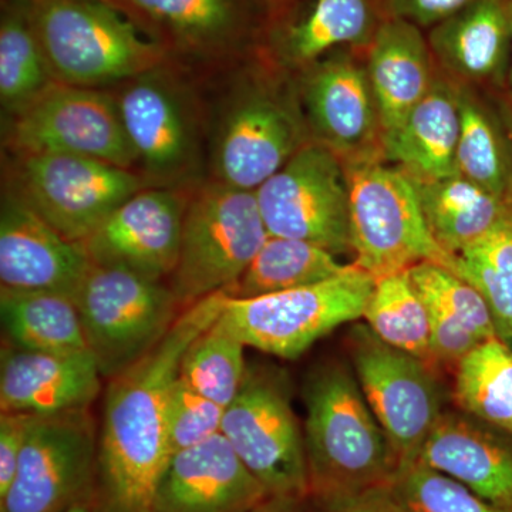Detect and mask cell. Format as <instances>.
I'll use <instances>...</instances> for the list:
<instances>
[{"mask_svg": "<svg viewBox=\"0 0 512 512\" xmlns=\"http://www.w3.org/2000/svg\"><path fill=\"white\" fill-rule=\"evenodd\" d=\"M202 83L168 60L111 87L147 187L194 188L207 180L210 103Z\"/></svg>", "mask_w": 512, "mask_h": 512, "instance_id": "obj_3", "label": "cell"}, {"mask_svg": "<svg viewBox=\"0 0 512 512\" xmlns=\"http://www.w3.org/2000/svg\"><path fill=\"white\" fill-rule=\"evenodd\" d=\"M505 6H507L508 18H510L511 23V60L510 67H508L507 80H505L504 89L508 92V97H510V103L512 104V0H505Z\"/></svg>", "mask_w": 512, "mask_h": 512, "instance_id": "obj_44", "label": "cell"}, {"mask_svg": "<svg viewBox=\"0 0 512 512\" xmlns=\"http://www.w3.org/2000/svg\"><path fill=\"white\" fill-rule=\"evenodd\" d=\"M353 264H340L332 252L302 239L269 235L254 261L229 295L256 298L319 284L345 274Z\"/></svg>", "mask_w": 512, "mask_h": 512, "instance_id": "obj_30", "label": "cell"}, {"mask_svg": "<svg viewBox=\"0 0 512 512\" xmlns=\"http://www.w3.org/2000/svg\"><path fill=\"white\" fill-rule=\"evenodd\" d=\"M380 2H382L384 18L406 20L421 30H430L477 0H380Z\"/></svg>", "mask_w": 512, "mask_h": 512, "instance_id": "obj_39", "label": "cell"}, {"mask_svg": "<svg viewBox=\"0 0 512 512\" xmlns=\"http://www.w3.org/2000/svg\"><path fill=\"white\" fill-rule=\"evenodd\" d=\"M414 184L431 235L456 258L512 211V204L460 174Z\"/></svg>", "mask_w": 512, "mask_h": 512, "instance_id": "obj_27", "label": "cell"}, {"mask_svg": "<svg viewBox=\"0 0 512 512\" xmlns=\"http://www.w3.org/2000/svg\"><path fill=\"white\" fill-rule=\"evenodd\" d=\"M457 274L481 293L498 338L512 346V211L457 255Z\"/></svg>", "mask_w": 512, "mask_h": 512, "instance_id": "obj_35", "label": "cell"}, {"mask_svg": "<svg viewBox=\"0 0 512 512\" xmlns=\"http://www.w3.org/2000/svg\"><path fill=\"white\" fill-rule=\"evenodd\" d=\"M101 379L90 350L36 352L9 346L0 362V410L32 416L86 410L99 396Z\"/></svg>", "mask_w": 512, "mask_h": 512, "instance_id": "obj_22", "label": "cell"}, {"mask_svg": "<svg viewBox=\"0 0 512 512\" xmlns=\"http://www.w3.org/2000/svg\"><path fill=\"white\" fill-rule=\"evenodd\" d=\"M269 498L220 433L170 458L151 512H248Z\"/></svg>", "mask_w": 512, "mask_h": 512, "instance_id": "obj_21", "label": "cell"}, {"mask_svg": "<svg viewBox=\"0 0 512 512\" xmlns=\"http://www.w3.org/2000/svg\"><path fill=\"white\" fill-rule=\"evenodd\" d=\"M224 407L192 390L180 379L174 384L167 410L170 456L200 446L221 433Z\"/></svg>", "mask_w": 512, "mask_h": 512, "instance_id": "obj_38", "label": "cell"}, {"mask_svg": "<svg viewBox=\"0 0 512 512\" xmlns=\"http://www.w3.org/2000/svg\"><path fill=\"white\" fill-rule=\"evenodd\" d=\"M426 35L437 69L448 79L471 87L504 89L511 60L505 0H477Z\"/></svg>", "mask_w": 512, "mask_h": 512, "instance_id": "obj_24", "label": "cell"}, {"mask_svg": "<svg viewBox=\"0 0 512 512\" xmlns=\"http://www.w3.org/2000/svg\"><path fill=\"white\" fill-rule=\"evenodd\" d=\"M74 301L87 348L107 379L150 352L181 313L163 281L99 265H92Z\"/></svg>", "mask_w": 512, "mask_h": 512, "instance_id": "obj_10", "label": "cell"}, {"mask_svg": "<svg viewBox=\"0 0 512 512\" xmlns=\"http://www.w3.org/2000/svg\"><path fill=\"white\" fill-rule=\"evenodd\" d=\"M303 501L305 500H299V498L271 497L248 512H305L303 511Z\"/></svg>", "mask_w": 512, "mask_h": 512, "instance_id": "obj_42", "label": "cell"}, {"mask_svg": "<svg viewBox=\"0 0 512 512\" xmlns=\"http://www.w3.org/2000/svg\"><path fill=\"white\" fill-rule=\"evenodd\" d=\"M383 158L345 164L349 184V241L353 265L382 276L433 262L457 274L456 256L431 235L416 184Z\"/></svg>", "mask_w": 512, "mask_h": 512, "instance_id": "obj_6", "label": "cell"}, {"mask_svg": "<svg viewBox=\"0 0 512 512\" xmlns=\"http://www.w3.org/2000/svg\"><path fill=\"white\" fill-rule=\"evenodd\" d=\"M210 100L208 178L256 191L311 140L293 74L255 52Z\"/></svg>", "mask_w": 512, "mask_h": 512, "instance_id": "obj_2", "label": "cell"}, {"mask_svg": "<svg viewBox=\"0 0 512 512\" xmlns=\"http://www.w3.org/2000/svg\"><path fill=\"white\" fill-rule=\"evenodd\" d=\"M365 62L384 136L430 92L439 69L424 30L396 18L382 20Z\"/></svg>", "mask_w": 512, "mask_h": 512, "instance_id": "obj_25", "label": "cell"}, {"mask_svg": "<svg viewBox=\"0 0 512 512\" xmlns=\"http://www.w3.org/2000/svg\"><path fill=\"white\" fill-rule=\"evenodd\" d=\"M83 242L50 227L12 192L0 207V286L50 291L74 298L92 268Z\"/></svg>", "mask_w": 512, "mask_h": 512, "instance_id": "obj_20", "label": "cell"}, {"mask_svg": "<svg viewBox=\"0 0 512 512\" xmlns=\"http://www.w3.org/2000/svg\"><path fill=\"white\" fill-rule=\"evenodd\" d=\"M9 154V153H8ZM5 188L70 241L83 242L147 187L128 168L70 154H9Z\"/></svg>", "mask_w": 512, "mask_h": 512, "instance_id": "obj_8", "label": "cell"}, {"mask_svg": "<svg viewBox=\"0 0 512 512\" xmlns=\"http://www.w3.org/2000/svg\"><path fill=\"white\" fill-rule=\"evenodd\" d=\"M373 286L375 278L353 265L345 274L291 291L256 298L225 291L221 316L247 348L291 360L332 330L363 318Z\"/></svg>", "mask_w": 512, "mask_h": 512, "instance_id": "obj_9", "label": "cell"}, {"mask_svg": "<svg viewBox=\"0 0 512 512\" xmlns=\"http://www.w3.org/2000/svg\"><path fill=\"white\" fill-rule=\"evenodd\" d=\"M2 328L15 348L83 352L87 348L76 301L64 293L0 286Z\"/></svg>", "mask_w": 512, "mask_h": 512, "instance_id": "obj_29", "label": "cell"}, {"mask_svg": "<svg viewBox=\"0 0 512 512\" xmlns=\"http://www.w3.org/2000/svg\"><path fill=\"white\" fill-rule=\"evenodd\" d=\"M63 512H103L101 511L99 501H97L96 505H93L92 500H90L89 495L82 498V500L76 501V503L70 505L69 508H66Z\"/></svg>", "mask_w": 512, "mask_h": 512, "instance_id": "obj_43", "label": "cell"}, {"mask_svg": "<svg viewBox=\"0 0 512 512\" xmlns=\"http://www.w3.org/2000/svg\"><path fill=\"white\" fill-rule=\"evenodd\" d=\"M261 2L265 5L266 16H269L291 5L293 0H261Z\"/></svg>", "mask_w": 512, "mask_h": 512, "instance_id": "obj_45", "label": "cell"}, {"mask_svg": "<svg viewBox=\"0 0 512 512\" xmlns=\"http://www.w3.org/2000/svg\"><path fill=\"white\" fill-rule=\"evenodd\" d=\"M357 50L342 49L293 74L309 136L343 163L383 158L382 124Z\"/></svg>", "mask_w": 512, "mask_h": 512, "instance_id": "obj_17", "label": "cell"}, {"mask_svg": "<svg viewBox=\"0 0 512 512\" xmlns=\"http://www.w3.org/2000/svg\"><path fill=\"white\" fill-rule=\"evenodd\" d=\"M221 434L271 497H309L305 436L281 376L248 367Z\"/></svg>", "mask_w": 512, "mask_h": 512, "instance_id": "obj_12", "label": "cell"}, {"mask_svg": "<svg viewBox=\"0 0 512 512\" xmlns=\"http://www.w3.org/2000/svg\"><path fill=\"white\" fill-rule=\"evenodd\" d=\"M255 194L269 235L350 251L348 174L329 148L309 141Z\"/></svg>", "mask_w": 512, "mask_h": 512, "instance_id": "obj_14", "label": "cell"}, {"mask_svg": "<svg viewBox=\"0 0 512 512\" xmlns=\"http://www.w3.org/2000/svg\"><path fill=\"white\" fill-rule=\"evenodd\" d=\"M173 62L208 79L254 55L265 20L255 0H106Z\"/></svg>", "mask_w": 512, "mask_h": 512, "instance_id": "obj_11", "label": "cell"}, {"mask_svg": "<svg viewBox=\"0 0 512 512\" xmlns=\"http://www.w3.org/2000/svg\"><path fill=\"white\" fill-rule=\"evenodd\" d=\"M460 134L456 83L440 77L390 133L382 138L383 160L414 181H433L458 174Z\"/></svg>", "mask_w": 512, "mask_h": 512, "instance_id": "obj_26", "label": "cell"}, {"mask_svg": "<svg viewBox=\"0 0 512 512\" xmlns=\"http://www.w3.org/2000/svg\"><path fill=\"white\" fill-rule=\"evenodd\" d=\"M383 19L380 0H293L266 16L256 52L296 74L336 50H366Z\"/></svg>", "mask_w": 512, "mask_h": 512, "instance_id": "obj_19", "label": "cell"}, {"mask_svg": "<svg viewBox=\"0 0 512 512\" xmlns=\"http://www.w3.org/2000/svg\"><path fill=\"white\" fill-rule=\"evenodd\" d=\"M32 419V414L26 413L0 414V500L8 493L15 478Z\"/></svg>", "mask_w": 512, "mask_h": 512, "instance_id": "obj_41", "label": "cell"}, {"mask_svg": "<svg viewBox=\"0 0 512 512\" xmlns=\"http://www.w3.org/2000/svg\"><path fill=\"white\" fill-rule=\"evenodd\" d=\"M268 237L255 191L211 178L192 188L180 256L168 279L181 308L229 291Z\"/></svg>", "mask_w": 512, "mask_h": 512, "instance_id": "obj_7", "label": "cell"}, {"mask_svg": "<svg viewBox=\"0 0 512 512\" xmlns=\"http://www.w3.org/2000/svg\"><path fill=\"white\" fill-rule=\"evenodd\" d=\"M315 512H410L393 484L380 485L355 494L313 498Z\"/></svg>", "mask_w": 512, "mask_h": 512, "instance_id": "obj_40", "label": "cell"}, {"mask_svg": "<svg viewBox=\"0 0 512 512\" xmlns=\"http://www.w3.org/2000/svg\"><path fill=\"white\" fill-rule=\"evenodd\" d=\"M192 188L144 187L83 245L93 265L123 268L154 281L170 279L180 256Z\"/></svg>", "mask_w": 512, "mask_h": 512, "instance_id": "obj_18", "label": "cell"}, {"mask_svg": "<svg viewBox=\"0 0 512 512\" xmlns=\"http://www.w3.org/2000/svg\"><path fill=\"white\" fill-rule=\"evenodd\" d=\"M350 342L353 373L396 451L400 468L416 463L444 413L437 377L429 363L392 348L367 326H357Z\"/></svg>", "mask_w": 512, "mask_h": 512, "instance_id": "obj_15", "label": "cell"}, {"mask_svg": "<svg viewBox=\"0 0 512 512\" xmlns=\"http://www.w3.org/2000/svg\"><path fill=\"white\" fill-rule=\"evenodd\" d=\"M409 274L427 305L453 316L484 342L498 338L487 303L466 279L433 262H421Z\"/></svg>", "mask_w": 512, "mask_h": 512, "instance_id": "obj_36", "label": "cell"}, {"mask_svg": "<svg viewBox=\"0 0 512 512\" xmlns=\"http://www.w3.org/2000/svg\"><path fill=\"white\" fill-rule=\"evenodd\" d=\"M28 12L57 83L111 89L171 60L106 0H28Z\"/></svg>", "mask_w": 512, "mask_h": 512, "instance_id": "obj_5", "label": "cell"}, {"mask_svg": "<svg viewBox=\"0 0 512 512\" xmlns=\"http://www.w3.org/2000/svg\"><path fill=\"white\" fill-rule=\"evenodd\" d=\"M454 402L467 416L512 437V346L481 343L456 366Z\"/></svg>", "mask_w": 512, "mask_h": 512, "instance_id": "obj_32", "label": "cell"}, {"mask_svg": "<svg viewBox=\"0 0 512 512\" xmlns=\"http://www.w3.org/2000/svg\"><path fill=\"white\" fill-rule=\"evenodd\" d=\"M363 319L384 343L431 366L429 311L409 271L375 279Z\"/></svg>", "mask_w": 512, "mask_h": 512, "instance_id": "obj_33", "label": "cell"}, {"mask_svg": "<svg viewBox=\"0 0 512 512\" xmlns=\"http://www.w3.org/2000/svg\"><path fill=\"white\" fill-rule=\"evenodd\" d=\"M417 461L512 512V437L508 434L467 414L443 413Z\"/></svg>", "mask_w": 512, "mask_h": 512, "instance_id": "obj_23", "label": "cell"}, {"mask_svg": "<svg viewBox=\"0 0 512 512\" xmlns=\"http://www.w3.org/2000/svg\"><path fill=\"white\" fill-rule=\"evenodd\" d=\"M99 433L86 410L33 416L0 512H63L90 493Z\"/></svg>", "mask_w": 512, "mask_h": 512, "instance_id": "obj_16", "label": "cell"}, {"mask_svg": "<svg viewBox=\"0 0 512 512\" xmlns=\"http://www.w3.org/2000/svg\"><path fill=\"white\" fill-rule=\"evenodd\" d=\"M454 83L460 110L458 174L512 204L511 148L503 114L495 113L476 87Z\"/></svg>", "mask_w": 512, "mask_h": 512, "instance_id": "obj_28", "label": "cell"}, {"mask_svg": "<svg viewBox=\"0 0 512 512\" xmlns=\"http://www.w3.org/2000/svg\"><path fill=\"white\" fill-rule=\"evenodd\" d=\"M245 348L220 315L185 350L178 379L225 409L247 375Z\"/></svg>", "mask_w": 512, "mask_h": 512, "instance_id": "obj_34", "label": "cell"}, {"mask_svg": "<svg viewBox=\"0 0 512 512\" xmlns=\"http://www.w3.org/2000/svg\"><path fill=\"white\" fill-rule=\"evenodd\" d=\"M222 291L187 306L160 342L111 377L97 448L103 512H151L170 448L167 410L181 360L192 340L220 318Z\"/></svg>", "mask_w": 512, "mask_h": 512, "instance_id": "obj_1", "label": "cell"}, {"mask_svg": "<svg viewBox=\"0 0 512 512\" xmlns=\"http://www.w3.org/2000/svg\"><path fill=\"white\" fill-rule=\"evenodd\" d=\"M501 114H503L505 127H507L508 140H510L512 161V104L508 103L507 106H505L504 109L501 110Z\"/></svg>", "mask_w": 512, "mask_h": 512, "instance_id": "obj_46", "label": "cell"}, {"mask_svg": "<svg viewBox=\"0 0 512 512\" xmlns=\"http://www.w3.org/2000/svg\"><path fill=\"white\" fill-rule=\"evenodd\" d=\"M303 402L309 497H336L393 484L399 458L353 370L340 363L316 367L303 384Z\"/></svg>", "mask_w": 512, "mask_h": 512, "instance_id": "obj_4", "label": "cell"}, {"mask_svg": "<svg viewBox=\"0 0 512 512\" xmlns=\"http://www.w3.org/2000/svg\"><path fill=\"white\" fill-rule=\"evenodd\" d=\"M28 12V0H3L0 19V106L16 116L55 84Z\"/></svg>", "mask_w": 512, "mask_h": 512, "instance_id": "obj_31", "label": "cell"}, {"mask_svg": "<svg viewBox=\"0 0 512 512\" xmlns=\"http://www.w3.org/2000/svg\"><path fill=\"white\" fill-rule=\"evenodd\" d=\"M393 488L410 512H511L419 461L400 468Z\"/></svg>", "mask_w": 512, "mask_h": 512, "instance_id": "obj_37", "label": "cell"}, {"mask_svg": "<svg viewBox=\"0 0 512 512\" xmlns=\"http://www.w3.org/2000/svg\"><path fill=\"white\" fill-rule=\"evenodd\" d=\"M3 127L9 154H70L136 171V153L110 89L56 82Z\"/></svg>", "mask_w": 512, "mask_h": 512, "instance_id": "obj_13", "label": "cell"}]
</instances>
